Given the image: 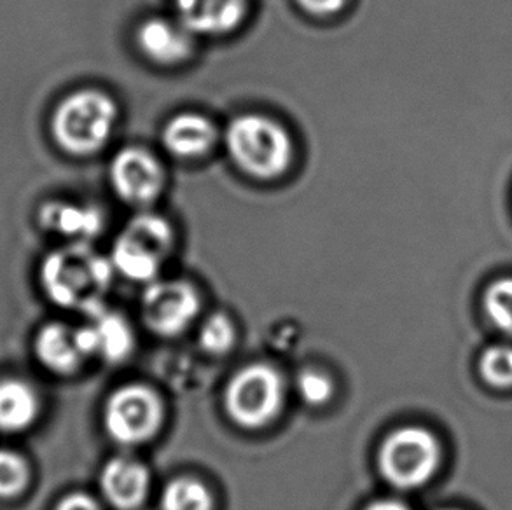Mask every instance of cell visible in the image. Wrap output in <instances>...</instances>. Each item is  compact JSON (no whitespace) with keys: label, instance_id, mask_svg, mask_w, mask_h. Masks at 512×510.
Masks as SVG:
<instances>
[{"label":"cell","instance_id":"20","mask_svg":"<svg viewBox=\"0 0 512 510\" xmlns=\"http://www.w3.org/2000/svg\"><path fill=\"white\" fill-rule=\"evenodd\" d=\"M28 465L13 451L0 449V498L16 497L28 483Z\"/></svg>","mask_w":512,"mask_h":510},{"label":"cell","instance_id":"9","mask_svg":"<svg viewBox=\"0 0 512 510\" xmlns=\"http://www.w3.org/2000/svg\"><path fill=\"white\" fill-rule=\"evenodd\" d=\"M200 310L196 290L186 282H154L142 297L147 327L160 336H175L193 322Z\"/></svg>","mask_w":512,"mask_h":510},{"label":"cell","instance_id":"15","mask_svg":"<svg viewBox=\"0 0 512 510\" xmlns=\"http://www.w3.org/2000/svg\"><path fill=\"white\" fill-rule=\"evenodd\" d=\"M41 221L46 228L84 243L104 229V215L98 208L74 203H49L42 210Z\"/></svg>","mask_w":512,"mask_h":510},{"label":"cell","instance_id":"26","mask_svg":"<svg viewBox=\"0 0 512 510\" xmlns=\"http://www.w3.org/2000/svg\"><path fill=\"white\" fill-rule=\"evenodd\" d=\"M366 510H409L406 505L395 500H378L374 504L369 505Z\"/></svg>","mask_w":512,"mask_h":510},{"label":"cell","instance_id":"12","mask_svg":"<svg viewBox=\"0 0 512 510\" xmlns=\"http://www.w3.org/2000/svg\"><path fill=\"white\" fill-rule=\"evenodd\" d=\"M93 324L76 329L77 343L86 355H102L107 362L125 360L133 348V332L125 318L104 308L91 315Z\"/></svg>","mask_w":512,"mask_h":510},{"label":"cell","instance_id":"21","mask_svg":"<svg viewBox=\"0 0 512 510\" xmlns=\"http://www.w3.org/2000/svg\"><path fill=\"white\" fill-rule=\"evenodd\" d=\"M200 343L207 352L215 355L228 352L235 343V327L231 320L226 315L208 317L201 327Z\"/></svg>","mask_w":512,"mask_h":510},{"label":"cell","instance_id":"3","mask_svg":"<svg viewBox=\"0 0 512 510\" xmlns=\"http://www.w3.org/2000/svg\"><path fill=\"white\" fill-rule=\"evenodd\" d=\"M118 123V105L107 93L81 90L56 107L51 130L56 144L74 156H91L111 140Z\"/></svg>","mask_w":512,"mask_h":510},{"label":"cell","instance_id":"8","mask_svg":"<svg viewBox=\"0 0 512 510\" xmlns=\"http://www.w3.org/2000/svg\"><path fill=\"white\" fill-rule=\"evenodd\" d=\"M112 189L133 207H147L160 198L167 173L160 159L144 147H125L112 158Z\"/></svg>","mask_w":512,"mask_h":510},{"label":"cell","instance_id":"6","mask_svg":"<svg viewBox=\"0 0 512 510\" xmlns=\"http://www.w3.org/2000/svg\"><path fill=\"white\" fill-rule=\"evenodd\" d=\"M282 402V378L273 367L264 364L243 367L226 388V409L240 427H264L277 416Z\"/></svg>","mask_w":512,"mask_h":510},{"label":"cell","instance_id":"13","mask_svg":"<svg viewBox=\"0 0 512 510\" xmlns=\"http://www.w3.org/2000/svg\"><path fill=\"white\" fill-rule=\"evenodd\" d=\"M219 138L217 126L198 112H180L161 133V142L172 156L180 159H200L214 151Z\"/></svg>","mask_w":512,"mask_h":510},{"label":"cell","instance_id":"25","mask_svg":"<svg viewBox=\"0 0 512 510\" xmlns=\"http://www.w3.org/2000/svg\"><path fill=\"white\" fill-rule=\"evenodd\" d=\"M56 510H100L97 502L93 498L84 495V493H74L67 498H63L58 504Z\"/></svg>","mask_w":512,"mask_h":510},{"label":"cell","instance_id":"14","mask_svg":"<svg viewBox=\"0 0 512 510\" xmlns=\"http://www.w3.org/2000/svg\"><path fill=\"white\" fill-rule=\"evenodd\" d=\"M149 470L130 458H114L102 470V491L119 510L137 509L149 491Z\"/></svg>","mask_w":512,"mask_h":510},{"label":"cell","instance_id":"18","mask_svg":"<svg viewBox=\"0 0 512 510\" xmlns=\"http://www.w3.org/2000/svg\"><path fill=\"white\" fill-rule=\"evenodd\" d=\"M161 510H214V500L205 484L191 477H179L163 491Z\"/></svg>","mask_w":512,"mask_h":510},{"label":"cell","instance_id":"11","mask_svg":"<svg viewBox=\"0 0 512 510\" xmlns=\"http://www.w3.org/2000/svg\"><path fill=\"white\" fill-rule=\"evenodd\" d=\"M175 11L191 34L219 37L242 25L249 0H175Z\"/></svg>","mask_w":512,"mask_h":510},{"label":"cell","instance_id":"17","mask_svg":"<svg viewBox=\"0 0 512 510\" xmlns=\"http://www.w3.org/2000/svg\"><path fill=\"white\" fill-rule=\"evenodd\" d=\"M39 413V399L32 386L18 380L0 381V430L20 432Z\"/></svg>","mask_w":512,"mask_h":510},{"label":"cell","instance_id":"24","mask_svg":"<svg viewBox=\"0 0 512 510\" xmlns=\"http://www.w3.org/2000/svg\"><path fill=\"white\" fill-rule=\"evenodd\" d=\"M296 2L305 13L317 18H327V16L341 13L348 4V0H296Z\"/></svg>","mask_w":512,"mask_h":510},{"label":"cell","instance_id":"5","mask_svg":"<svg viewBox=\"0 0 512 510\" xmlns=\"http://www.w3.org/2000/svg\"><path fill=\"white\" fill-rule=\"evenodd\" d=\"M378 463L383 477L395 488H418L436 472L439 444L425 428H401L381 444Z\"/></svg>","mask_w":512,"mask_h":510},{"label":"cell","instance_id":"22","mask_svg":"<svg viewBox=\"0 0 512 510\" xmlns=\"http://www.w3.org/2000/svg\"><path fill=\"white\" fill-rule=\"evenodd\" d=\"M481 373L495 386L512 385V346H492L481 359Z\"/></svg>","mask_w":512,"mask_h":510},{"label":"cell","instance_id":"1","mask_svg":"<svg viewBox=\"0 0 512 510\" xmlns=\"http://www.w3.org/2000/svg\"><path fill=\"white\" fill-rule=\"evenodd\" d=\"M114 266L88 243L76 242L48 255L42 264V285L56 304L88 315L102 310Z\"/></svg>","mask_w":512,"mask_h":510},{"label":"cell","instance_id":"4","mask_svg":"<svg viewBox=\"0 0 512 510\" xmlns=\"http://www.w3.org/2000/svg\"><path fill=\"white\" fill-rule=\"evenodd\" d=\"M173 249V229L161 215L139 214L126 224L112 249V266L133 282H151Z\"/></svg>","mask_w":512,"mask_h":510},{"label":"cell","instance_id":"10","mask_svg":"<svg viewBox=\"0 0 512 510\" xmlns=\"http://www.w3.org/2000/svg\"><path fill=\"white\" fill-rule=\"evenodd\" d=\"M140 53L160 67H177L194 53V34L179 20L149 18L135 34Z\"/></svg>","mask_w":512,"mask_h":510},{"label":"cell","instance_id":"16","mask_svg":"<svg viewBox=\"0 0 512 510\" xmlns=\"http://www.w3.org/2000/svg\"><path fill=\"white\" fill-rule=\"evenodd\" d=\"M35 352L41 364L58 374L74 373L84 357L76 331L63 324L46 325L37 336Z\"/></svg>","mask_w":512,"mask_h":510},{"label":"cell","instance_id":"23","mask_svg":"<svg viewBox=\"0 0 512 510\" xmlns=\"http://www.w3.org/2000/svg\"><path fill=\"white\" fill-rule=\"evenodd\" d=\"M298 390L306 404L322 406L333 395V383L326 374L317 371H305L299 376Z\"/></svg>","mask_w":512,"mask_h":510},{"label":"cell","instance_id":"2","mask_svg":"<svg viewBox=\"0 0 512 510\" xmlns=\"http://www.w3.org/2000/svg\"><path fill=\"white\" fill-rule=\"evenodd\" d=\"M226 149L236 168L257 180L280 179L294 161L291 133L263 114L233 119L226 130Z\"/></svg>","mask_w":512,"mask_h":510},{"label":"cell","instance_id":"19","mask_svg":"<svg viewBox=\"0 0 512 510\" xmlns=\"http://www.w3.org/2000/svg\"><path fill=\"white\" fill-rule=\"evenodd\" d=\"M488 315L502 331L512 332V278H500L486 290Z\"/></svg>","mask_w":512,"mask_h":510},{"label":"cell","instance_id":"7","mask_svg":"<svg viewBox=\"0 0 512 510\" xmlns=\"http://www.w3.org/2000/svg\"><path fill=\"white\" fill-rule=\"evenodd\" d=\"M163 406L156 393L142 385L119 388L105 406V428L114 441L137 446L149 441L160 428Z\"/></svg>","mask_w":512,"mask_h":510}]
</instances>
